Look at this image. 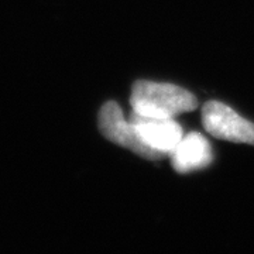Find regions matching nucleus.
Instances as JSON below:
<instances>
[{
	"instance_id": "4",
	"label": "nucleus",
	"mask_w": 254,
	"mask_h": 254,
	"mask_svg": "<svg viewBox=\"0 0 254 254\" xmlns=\"http://www.w3.org/2000/svg\"><path fill=\"white\" fill-rule=\"evenodd\" d=\"M130 122L134 125L147 147L163 155H170L184 133L182 127L171 118H148L133 113Z\"/></svg>"
},
{
	"instance_id": "2",
	"label": "nucleus",
	"mask_w": 254,
	"mask_h": 254,
	"mask_svg": "<svg viewBox=\"0 0 254 254\" xmlns=\"http://www.w3.org/2000/svg\"><path fill=\"white\" fill-rule=\"evenodd\" d=\"M202 125L210 136L216 138L254 145V123L222 102L210 100L203 105Z\"/></svg>"
},
{
	"instance_id": "1",
	"label": "nucleus",
	"mask_w": 254,
	"mask_h": 254,
	"mask_svg": "<svg viewBox=\"0 0 254 254\" xmlns=\"http://www.w3.org/2000/svg\"><path fill=\"white\" fill-rule=\"evenodd\" d=\"M133 113L148 118H171L198 108V99L190 91L174 83L137 81L130 96Z\"/></svg>"
},
{
	"instance_id": "3",
	"label": "nucleus",
	"mask_w": 254,
	"mask_h": 254,
	"mask_svg": "<svg viewBox=\"0 0 254 254\" xmlns=\"http://www.w3.org/2000/svg\"><path fill=\"white\" fill-rule=\"evenodd\" d=\"M98 123H99L100 133L112 143L128 148L137 155H141L147 160L158 161L164 157L163 154L151 150L143 143L134 125L125 119L123 112L116 102H108L102 106Z\"/></svg>"
},
{
	"instance_id": "5",
	"label": "nucleus",
	"mask_w": 254,
	"mask_h": 254,
	"mask_svg": "<svg viewBox=\"0 0 254 254\" xmlns=\"http://www.w3.org/2000/svg\"><path fill=\"white\" fill-rule=\"evenodd\" d=\"M170 157L174 170L180 174L203 170L213 161L209 140L196 131H190L187 136H182Z\"/></svg>"
}]
</instances>
